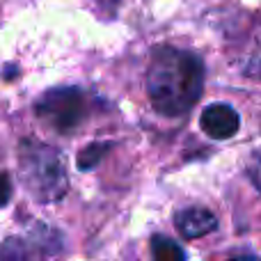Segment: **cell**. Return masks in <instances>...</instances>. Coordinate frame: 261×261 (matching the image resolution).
Masks as SVG:
<instances>
[{"label": "cell", "instance_id": "3957f363", "mask_svg": "<svg viewBox=\"0 0 261 261\" xmlns=\"http://www.w3.org/2000/svg\"><path fill=\"white\" fill-rule=\"evenodd\" d=\"M35 115L50 130L69 135L90 117V96L76 85L50 87L35 101Z\"/></svg>", "mask_w": 261, "mask_h": 261}, {"label": "cell", "instance_id": "52a82bcc", "mask_svg": "<svg viewBox=\"0 0 261 261\" xmlns=\"http://www.w3.org/2000/svg\"><path fill=\"white\" fill-rule=\"evenodd\" d=\"M149 248H151V257L156 261H184L188 257L186 250L181 248L176 241H172L170 236H163V234L151 236Z\"/></svg>", "mask_w": 261, "mask_h": 261}, {"label": "cell", "instance_id": "8fae6325", "mask_svg": "<svg viewBox=\"0 0 261 261\" xmlns=\"http://www.w3.org/2000/svg\"><path fill=\"white\" fill-rule=\"evenodd\" d=\"M9 199H12V181L5 172H0V208L7 206Z\"/></svg>", "mask_w": 261, "mask_h": 261}, {"label": "cell", "instance_id": "8992f818", "mask_svg": "<svg viewBox=\"0 0 261 261\" xmlns=\"http://www.w3.org/2000/svg\"><path fill=\"white\" fill-rule=\"evenodd\" d=\"M174 227L186 241H193L216 231L218 218L204 206H186L174 213Z\"/></svg>", "mask_w": 261, "mask_h": 261}, {"label": "cell", "instance_id": "277c9868", "mask_svg": "<svg viewBox=\"0 0 261 261\" xmlns=\"http://www.w3.org/2000/svg\"><path fill=\"white\" fill-rule=\"evenodd\" d=\"M64 250V239L53 227L37 222L35 229L23 236H9L0 245V259H46L58 257Z\"/></svg>", "mask_w": 261, "mask_h": 261}, {"label": "cell", "instance_id": "30bf717a", "mask_svg": "<svg viewBox=\"0 0 261 261\" xmlns=\"http://www.w3.org/2000/svg\"><path fill=\"white\" fill-rule=\"evenodd\" d=\"M243 73L254 78V81H261V44L248 55V60L243 64Z\"/></svg>", "mask_w": 261, "mask_h": 261}, {"label": "cell", "instance_id": "7a4b0ae2", "mask_svg": "<svg viewBox=\"0 0 261 261\" xmlns=\"http://www.w3.org/2000/svg\"><path fill=\"white\" fill-rule=\"evenodd\" d=\"M16 174L25 193L39 204L60 202L69 190V174L62 153L35 138L18 142Z\"/></svg>", "mask_w": 261, "mask_h": 261}, {"label": "cell", "instance_id": "9c48e42d", "mask_svg": "<svg viewBox=\"0 0 261 261\" xmlns=\"http://www.w3.org/2000/svg\"><path fill=\"white\" fill-rule=\"evenodd\" d=\"M245 172H248L250 181L254 184V188L261 193V147L250 153L248 163H245Z\"/></svg>", "mask_w": 261, "mask_h": 261}, {"label": "cell", "instance_id": "5b68a950", "mask_svg": "<svg viewBox=\"0 0 261 261\" xmlns=\"http://www.w3.org/2000/svg\"><path fill=\"white\" fill-rule=\"evenodd\" d=\"M199 128L211 140H229L239 133L241 115L229 103H211L199 115Z\"/></svg>", "mask_w": 261, "mask_h": 261}, {"label": "cell", "instance_id": "ba28073f", "mask_svg": "<svg viewBox=\"0 0 261 261\" xmlns=\"http://www.w3.org/2000/svg\"><path fill=\"white\" fill-rule=\"evenodd\" d=\"M110 147H113V142H92V144H87V147H83L76 158L78 170L90 172V170H94V167H99V163L106 158Z\"/></svg>", "mask_w": 261, "mask_h": 261}, {"label": "cell", "instance_id": "6da1fadb", "mask_svg": "<svg viewBox=\"0 0 261 261\" xmlns=\"http://www.w3.org/2000/svg\"><path fill=\"white\" fill-rule=\"evenodd\" d=\"M204 60L176 46H156L147 67V96L163 117H184L204 92Z\"/></svg>", "mask_w": 261, "mask_h": 261}]
</instances>
